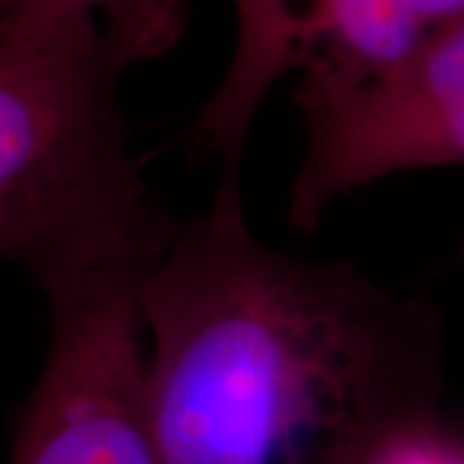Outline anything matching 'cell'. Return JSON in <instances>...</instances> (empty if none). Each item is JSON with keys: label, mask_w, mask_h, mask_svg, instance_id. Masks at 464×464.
Returning a JSON list of instances; mask_svg holds the SVG:
<instances>
[{"label": "cell", "mask_w": 464, "mask_h": 464, "mask_svg": "<svg viewBox=\"0 0 464 464\" xmlns=\"http://www.w3.org/2000/svg\"><path fill=\"white\" fill-rule=\"evenodd\" d=\"M124 67L93 14L0 0V253L47 302L142 284L183 225L130 150Z\"/></svg>", "instance_id": "obj_2"}, {"label": "cell", "mask_w": 464, "mask_h": 464, "mask_svg": "<svg viewBox=\"0 0 464 464\" xmlns=\"http://www.w3.org/2000/svg\"><path fill=\"white\" fill-rule=\"evenodd\" d=\"M99 18L127 65L168 52L186 24L183 0H42Z\"/></svg>", "instance_id": "obj_6"}, {"label": "cell", "mask_w": 464, "mask_h": 464, "mask_svg": "<svg viewBox=\"0 0 464 464\" xmlns=\"http://www.w3.org/2000/svg\"><path fill=\"white\" fill-rule=\"evenodd\" d=\"M142 284L50 304V351L16 426L11 464H166L148 395Z\"/></svg>", "instance_id": "obj_3"}, {"label": "cell", "mask_w": 464, "mask_h": 464, "mask_svg": "<svg viewBox=\"0 0 464 464\" xmlns=\"http://www.w3.org/2000/svg\"><path fill=\"white\" fill-rule=\"evenodd\" d=\"M307 148L289 191V222L313 230L333 201L418 168L464 166V101L418 116L369 119L299 106Z\"/></svg>", "instance_id": "obj_5"}, {"label": "cell", "mask_w": 464, "mask_h": 464, "mask_svg": "<svg viewBox=\"0 0 464 464\" xmlns=\"http://www.w3.org/2000/svg\"><path fill=\"white\" fill-rule=\"evenodd\" d=\"M230 67L201 109L199 132L222 155V181H240L253 121L274 83L302 72L313 88H351L408 60L464 0H232Z\"/></svg>", "instance_id": "obj_4"}, {"label": "cell", "mask_w": 464, "mask_h": 464, "mask_svg": "<svg viewBox=\"0 0 464 464\" xmlns=\"http://www.w3.org/2000/svg\"><path fill=\"white\" fill-rule=\"evenodd\" d=\"M140 310L166 464H372L439 418V315L351 264L264 246L240 183L183 222Z\"/></svg>", "instance_id": "obj_1"}, {"label": "cell", "mask_w": 464, "mask_h": 464, "mask_svg": "<svg viewBox=\"0 0 464 464\" xmlns=\"http://www.w3.org/2000/svg\"><path fill=\"white\" fill-rule=\"evenodd\" d=\"M372 464H464V436L444 429L436 418L398 439Z\"/></svg>", "instance_id": "obj_7"}]
</instances>
